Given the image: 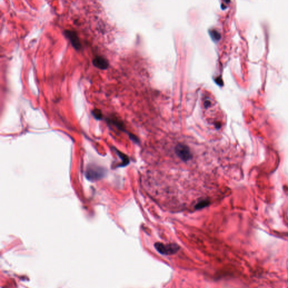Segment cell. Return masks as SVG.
<instances>
[{
  "label": "cell",
  "mask_w": 288,
  "mask_h": 288,
  "mask_svg": "<svg viewBox=\"0 0 288 288\" xmlns=\"http://www.w3.org/2000/svg\"><path fill=\"white\" fill-rule=\"evenodd\" d=\"M64 36L70 41L71 45L75 50L79 51L82 48L81 43L77 32L71 30H65L64 31Z\"/></svg>",
  "instance_id": "277c9868"
},
{
  "label": "cell",
  "mask_w": 288,
  "mask_h": 288,
  "mask_svg": "<svg viewBox=\"0 0 288 288\" xmlns=\"http://www.w3.org/2000/svg\"><path fill=\"white\" fill-rule=\"evenodd\" d=\"M108 121L110 123H112L113 125H115L116 127H117L119 130H122V131H125L123 123H122V122L120 120H119L118 119H117V118H111V119H109Z\"/></svg>",
  "instance_id": "8992f818"
},
{
  "label": "cell",
  "mask_w": 288,
  "mask_h": 288,
  "mask_svg": "<svg viewBox=\"0 0 288 288\" xmlns=\"http://www.w3.org/2000/svg\"><path fill=\"white\" fill-rule=\"evenodd\" d=\"M175 151L176 155L184 162H187L192 159V153L186 145L179 144L176 146Z\"/></svg>",
  "instance_id": "3957f363"
},
{
  "label": "cell",
  "mask_w": 288,
  "mask_h": 288,
  "mask_svg": "<svg viewBox=\"0 0 288 288\" xmlns=\"http://www.w3.org/2000/svg\"><path fill=\"white\" fill-rule=\"evenodd\" d=\"M209 33L210 37L214 41H218L221 38V35L220 33L215 29L210 30L209 31Z\"/></svg>",
  "instance_id": "ba28073f"
},
{
  "label": "cell",
  "mask_w": 288,
  "mask_h": 288,
  "mask_svg": "<svg viewBox=\"0 0 288 288\" xmlns=\"http://www.w3.org/2000/svg\"><path fill=\"white\" fill-rule=\"evenodd\" d=\"M106 174V171L102 167L95 165H90L87 167L86 171V177L88 180L91 181L100 180Z\"/></svg>",
  "instance_id": "6da1fadb"
},
{
  "label": "cell",
  "mask_w": 288,
  "mask_h": 288,
  "mask_svg": "<svg viewBox=\"0 0 288 288\" xmlns=\"http://www.w3.org/2000/svg\"><path fill=\"white\" fill-rule=\"evenodd\" d=\"M116 151H117L118 155H119V157L122 159V161H123V162H122L120 166L123 167V166H125L126 165H127L129 163V158H128V157L126 156L125 154H124L123 153H122L119 150H116Z\"/></svg>",
  "instance_id": "52a82bcc"
},
{
  "label": "cell",
  "mask_w": 288,
  "mask_h": 288,
  "mask_svg": "<svg viewBox=\"0 0 288 288\" xmlns=\"http://www.w3.org/2000/svg\"><path fill=\"white\" fill-rule=\"evenodd\" d=\"M92 114L94 118L97 120H101L103 119V115L100 109H94L92 111Z\"/></svg>",
  "instance_id": "9c48e42d"
},
{
  "label": "cell",
  "mask_w": 288,
  "mask_h": 288,
  "mask_svg": "<svg viewBox=\"0 0 288 288\" xmlns=\"http://www.w3.org/2000/svg\"><path fill=\"white\" fill-rule=\"evenodd\" d=\"M209 204V201H200L199 203H198L195 206V208L196 209H201L203 208H204L205 207L208 206Z\"/></svg>",
  "instance_id": "30bf717a"
},
{
  "label": "cell",
  "mask_w": 288,
  "mask_h": 288,
  "mask_svg": "<svg viewBox=\"0 0 288 288\" xmlns=\"http://www.w3.org/2000/svg\"><path fill=\"white\" fill-rule=\"evenodd\" d=\"M155 248L159 253L163 255H173L179 249V246L175 244H165L161 242H157L154 245Z\"/></svg>",
  "instance_id": "7a4b0ae2"
},
{
  "label": "cell",
  "mask_w": 288,
  "mask_h": 288,
  "mask_svg": "<svg viewBox=\"0 0 288 288\" xmlns=\"http://www.w3.org/2000/svg\"><path fill=\"white\" fill-rule=\"evenodd\" d=\"M220 78H217V79H215V82H217V84H220V85H222V79L220 80Z\"/></svg>",
  "instance_id": "8fae6325"
},
{
  "label": "cell",
  "mask_w": 288,
  "mask_h": 288,
  "mask_svg": "<svg viewBox=\"0 0 288 288\" xmlns=\"http://www.w3.org/2000/svg\"><path fill=\"white\" fill-rule=\"evenodd\" d=\"M92 64L94 67L101 70H105L109 67L108 61L101 56H96L92 60Z\"/></svg>",
  "instance_id": "5b68a950"
}]
</instances>
